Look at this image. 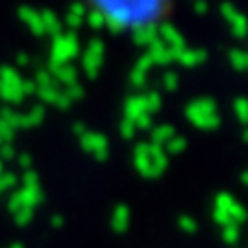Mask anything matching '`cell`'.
I'll list each match as a JSON object with an SVG mask.
<instances>
[{
    "instance_id": "8d00e7d4",
    "label": "cell",
    "mask_w": 248,
    "mask_h": 248,
    "mask_svg": "<svg viewBox=\"0 0 248 248\" xmlns=\"http://www.w3.org/2000/svg\"><path fill=\"white\" fill-rule=\"evenodd\" d=\"M242 139H244V143H248V127L242 132Z\"/></svg>"
},
{
    "instance_id": "4316f807",
    "label": "cell",
    "mask_w": 248,
    "mask_h": 248,
    "mask_svg": "<svg viewBox=\"0 0 248 248\" xmlns=\"http://www.w3.org/2000/svg\"><path fill=\"white\" fill-rule=\"evenodd\" d=\"M119 132H121V139H125V140H132L136 136L134 123L127 121V119H123V121H121V125H119Z\"/></svg>"
},
{
    "instance_id": "ba28073f",
    "label": "cell",
    "mask_w": 248,
    "mask_h": 248,
    "mask_svg": "<svg viewBox=\"0 0 248 248\" xmlns=\"http://www.w3.org/2000/svg\"><path fill=\"white\" fill-rule=\"evenodd\" d=\"M222 16H224V20L231 24V33H233L235 38H246L248 35V20L244 14H239L237 9H235V5H231V2H224V5L220 7Z\"/></svg>"
},
{
    "instance_id": "5b68a950",
    "label": "cell",
    "mask_w": 248,
    "mask_h": 248,
    "mask_svg": "<svg viewBox=\"0 0 248 248\" xmlns=\"http://www.w3.org/2000/svg\"><path fill=\"white\" fill-rule=\"evenodd\" d=\"M79 53V40L75 33H60L53 40V64H68Z\"/></svg>"
},
{
    "instance_id": "484cf974",
    "label": "cell",
    "mask_w": 248,
    "mask_h": 248,
    "mask_svg": "<svg viewBox=\"0 0 248 248\" xmlns=\"http://www.w3.org/2000/svg\"><path fill=\"white\" fill-rule=\"evenodd\" d=\"M222 239L226 244H235L239 239V226L229 224V226H222Z\"/></svg>"
},
{
    "instance_id": "603a6c76",
    "label": "cell",
    "mask_w": 248,
    "mask_h": 248,
    "mask_svg": "<svg viewBox=\"0 0 248 248\" xmlns=\"http://www.w3.org/2000/svg\"><path fill=\"white\" fill-rule=\"evenodd\" d=\"M143 99H145V110H147V114H150V117H152L154 112H158L160 106H163L158 90H150L147 94H143Z\"/></svg>"
},
{
    "instance_id": "83f0119b",
    "label": "cell",
    "mask_w": 248,
    "mask_h": 248,
    "mask_svg": "<svg viewBox=\"0 0 248 248\" xmlns=\"http://www.w3.org/2000/svg\"><path fill=\"white\" fill-rule=\"evenodd\" d=\"M130 84L134 86V88H143V86L147 84V75L145 73H140V70H132L130 73Z\"/></svg>"
},
{
    "instance_id": "7402d4cb",
    "label": "cell",
    "mask_w": 248,
    "mask_h": 248,
    "mask_svg": "<svg viewBox=\"0 0 248 248\" xmlns=\"http://www.w3.org/2000/svg\"><path fill=\"white\" fill-rule=\"evenodd\" d=\"M84 22L88 24L90 29H94V31H101V29H106V18H103V14H101V11H97V9H88Z\"/></svg>"
},
{
    "instance_id": "d590c367",
    "label": "cell",
    "mask_w": 248,
    "mask_h": 248,
    "mask_svg": "<svg viewBox=\"0 0 248 248\" xmlns=\"http://www.w3.org/2000/svg\"><path fill=\"white\" fill-rule=\"evenodd\" d=\"M53 226H55V229L57 226H62V217H53Z\"/></svg>"
},
{
    "instance_id": "d6a6232c",
    "label": "cell",
    "mask_w": 248,
    "mask_h": 248,
    "mask_svg": "<svg viewBox=\"0 0 248 248\" xmlns=\"http://www.w3.org/2000/svg\"><path fill=\"white\" fill-rule=\"evenodd\" d=\"M193 11H196L198 16H204L206 11H209V5H206V0H196V2H193Z\"/></svg>"
},
{
    "instance_id": "3957f363",
    "label": "cell",
    "mask_w": 248,
    "mask_h": 248,
    "mask_svg": "<svg viewBox=\"0 0 248 248\" xmlns=\"http://www.w3.org/2000/svg\"><path fill=\"white\" fill-rule=\"evenodd\" d=\"M185 117L198 130H216L220 127L222 119H220V110H217L216 101L213 99H193L191 103L185 110Z\"/></svg>"
},
{
    "instance_id": "44dd1931",
    "label": "cell",
    "mask_w": 248,
    "mask_h": 248,
    "mask_svg": "<svg viewBox=\"0 0 248 248\" xmlns=\"http://www.w3.org/2000/svg\"><path fill=\"white\" fill-rule=\"evenodd\" d=\"M185 147H187V139H185V136H173L171 140H167V143H165L163 145V150H165V154H183L185 152Z\"/></svg>"
},
{
    "instance_id": "52a82bcc",
    "label": "cell",
    "mask_w": 248,
    "mask_h": 248,
    "mask_svg": "<svg viewBox=\"0 0 248 248\" xmlns=\"http://www.w3.org/2000/svg\"><path fill=\"white\" fill-rule=\"evenodd\" d=\"M79 143H81V150L93 156L94 160L108 158V139L101 132H86L84 136H79Z\"/></svg>"
},
{
    "instance_id": "74e56055",
    "label": "cell",
    "mask_w": 248,
    "mask_h": 248,
    "mask_svg": "<svg viewBox=\"0 0 248 248\" xmlns=\"http://www.w3.org/2000/svg\"><path fill=\"white\" fill-rule=\"evenodd\" d=\"M11 248H22V246H20V244H14V246H11Z\"/></svg>"
},
{
    "instance_id": "2e32d148",
    "label": "cell",
    "mask_w": 248,
    "mask_h": 248,
    "mask_svg": "<svg viewBox=\"0 0 248 248\" xmlns=\"http://www.w3.org/2000/svg\"><path fill=\"white\" fill-rule=\"evenodd\" d=\"M88 14V7L84 2H73L68 7V16H66V22H68L70 29H79L84 24V18Z\"/></svg>"
},
{
    "instance_id": "30bf717a",
    "label": "cell",
    "mask_w": 248,
    "mask_h": 248,
    "mask_svg": "<svg viewBox=\"0 0 248 248\" xmlns=\"http://www.w3.org/2000/svg\"><path fill=\"white\" fill-rule=\"evenodd\" d=\"M158 40L167 48H185V38L180 35L178 29L169 22H163L158 27Z\"/></svg>"
},
{
    "instance_id": "cb8c5ba5",
    "label": "cell",
    "mask_w": 248,
    "mask_h": 248,
    "mask_svg": "<svg viewBox=\"0 0 248 248\" xmlns=\"http://www.w3.org/2000/svg\"><path fill=\"white\" fill-rule=\"evenodd\" d=\"M233 112L235 117L239 119V123H244V125H248V99L239 97L233 101Z\"/></svg>"
},
{
    "instance_id": "9a60e30c",
    "label": "cell",
    "mask_w": 248,
    "mask_h": 248,
    "mask_svg": "<svg viewBox=\"0 0 248 248\" xmlns=\"http://www.w3.org/2000/svg\"><path fill=\"white\" fill-rule=\"evenodd\" d=\"M150 136H152V145H158L163 147L167 140H171L173 136H176V130H173V125H169V123H163V125H154L150 130Z\"/></svg>"
},
{
    "instance_id": "836d02e7",
    "label": "cell",
    "mask_w": 248,
    "mask_h": 248,
    "mask_svg": "<svg viewBox=\"0 0 248 248\" xmlns=\"http://www.w3.org/2000/svg\"><path fill=\"white\" fill-rule=\"evenodd\" d=\"M73 132H75L77 136H84L88 130H86V125H84V123H75V125H73Z\"/></svg>"
},
{
    "instance_id": "8fae6325",
    "label": "cell",
    "mask_w": 248,
    "mask_h": 248,
    "mask_svg": "<svg viewBox=\"0 0 248 248\" xmlns=\"http://www.w3.org/2000/svg\"><path fill=\"white\" fill-rule=\"evenodd\" d=\"M143 114H147L143 94H132V97H127L125 103H123V119H127V121L134 123L136 119L143 117Z\"/></svg>"
},
{
    "instance_id": "4fadbf2b",
    "label": "cell",
    "mask_w": 248,
    "mask_h": 248,
    "mask_svg": "<svg viewBox=\"0 0 248 248\" xmlns=\"http://www.w3.org/2000/svg\"><path fill=\"white\" fill-rule=\"evenodd\" d=\"M132 40H134L136 46L147 48L150 44H154L158 40V27L156 24H145V27H139L132 31Z\"/></svg>"
},
{
    "instance_id": "9c48e42d",
    "label": "cell",
    "mask_w": 248,
    "mask_h": 248,
    "mask_svg": "<svg viewBox=\"0 0 248 248\" xmlns=\"http://www.w3.org/2000/svg\"><path fill=\"white\" fill-rule=\"evenodd\" d=\"M173 53V62H178L185 68H193V66H200L202 62H206V51L204 48H171Z\"/></svg>"
},
{
    "instance_id": "d4e9b609",
    "label": "cell",
    "mask_w": 248,
    "mask_h": 248,
    "mask_svg": "<svg viewBox=\"0 0 248 248\" xmlns=\"http://www.w3.org/2000/svg\"><path fill=\"white\" fill-rule=\"evenodd\" d=\"M163 88L165 90H169V93H173V90L178 88V75L173 73V70H165L163 73Z\"/></svg>"
},
{
    "instance_id": "4dcf8cb0",
    "label": "cell",
    "mask_w": 248,
    "mask_h": 248,
    "mask_svg": "<svg viewBox=\"0 0 248 248\" xmlns=\"http://www.w3.org/2000/svg\"><path fill=\"white\" fill-rule=\"evenodd\" d=\"M152 66H154V64H152L150 55H147V53H145V55H140V57H139V62H136V66H134V68H136V70H140V73H145V75H147V73H150V68H152Z\"/></svg>"
},
{
    "instance_id": "5bb4252c",
    "label": "cell",
    "mask_w": 248,
    "mask_h": 248,
    "mask_svg": "<svg viewBox=\"0 0 248 248\" xmlns=\"http://www.w3.org/2000/svg\"><path fill=\"white\" fill-rule=\"evenodd\" d=\"M110 226H112V231H117V233L127 231V226H130V209H127L125 204L114 206L112 217H110Z\"/></svg>"
},
{
    "instance_id": "ac0fdd59",
    "label": "cell",
    "mask_w": 248,
    "mask_h": 248,
    "mask_svg": "<svg viewBox=\"0 0 248 248\" xmlns=\"http://www.w3.org/2000/svg\"><path fill=\"white\" fill-rule=\"evenodd\" d=\"M229 62L235 70H248V53L242 51V48H231Z\"/></svg>"
},
{
    "instance_id": "d6986e66",
    "label": "cell",
    "mask_w": 248,
    "mask_h": 248,
    "mask_svg": "<svg viewBox=\"0 0 248 248\" xmlns=\"http://www.w3.org/2000/svg\"><path fill=\"white\" fill-rule=\"evenodd\" d=\"M20 14H22V20L29 24V27H31L33 33L42 35V33H44V27H42V18H40V14H35V11H31V9H22Z\"/></svg>"
},
{
    "instance_id": "1f68e13d",
    "label": "cell",
    "mask_w": 248,
    "mask_h": 248,
    "mask_svg": "<svg viewBox=\"0 0 248 248\" xmlns=\"http://www.w3.org/2000/svg\"><path fill=\"white\" fill-rule=\"evenodd\" d=\"M134 127H136V132H139V130H152V127H154V125H152V117H150V114L139 117L134 121Z\"/></svg>"
},
{
    "instance_id": "e575fe53",
    "label": "cell",
    "mask_w": 248,
    "mask_h": 248,
    "mask_svg": "<svg viewBox=\"0 0 248 248\" xmlns=\"http://www.w3.org/2000/svg\"><path fill=\"white\" fill-rule=\"evenodd\" d=\"M242 183H244V185H246V187H248V169H246V171L242 173Z\"/></svg>"
},
{
    "instance_id": "ffe728a7",
    "label": "cell",
    "mask_w": 248,
    "mask_h": 248,
    "mask_svg": "<svg viewBox=\"0 0 248 248\" xmlns=\"http://www.w3.org/2000/svg\"><path fill=\"white\" fill-rule=\"evenodd\" d=\"M40 18H42V27H44V31L51 33V35H60L62 24H60V20H57L55 16H53V11H42V14H40Z\"/></svg>"
},
{
    "instance_id": "7c38bea8",
    "label": "cell",
    "mask_w": 248,
    "mask_h": 248,
    "mask_svg": "<svg viewBox=\"0 0 248 248\" xmlns=\"http://www.w3.org/2000/svg\"><path fill=\"white\" fill-rule=\"evenodd\" d=\"M147 55H150V60H152V64L154 66H169V64H173V53H171V48H167L160 40H156L154 44H150L147 46Z\"/></svg>"
},
{
    "instance_id": "277c9868",
    "label": "cell",
    "mask_w": 248,
    "mask_h": 248,
    "mask_svg": "<svg viewBox=\"0 0 248 248\" xmlns=\"http://www.w3.org/2000/svg\"><path fill=\"white\" fill-rule=\"evenodd\" d=\"M248 217L246 209L235 200L231 193H217L216 196V206H213V220L220 226H229V224H244Z\"/></svg>"
},
{
    "instance_id": "e0dca14e",
    "label": "cell",
    "mask_w": 248,
    "mask_h": 248,
    "mask_svg": "<svg viewBox=\"0 0 248 248\" xmlns=\"http://www.w3.org/2000/svg\"><path fill=\"white\" fill-rule=\"evenodd\" d=\"M53 73H55V77L62 81V84H66V88L73 84H77V70L73 68V66L68 64H53Z\"/></svg>"
},
{
    "instance_id": "8992f818",
    "label": "cell",
    "mask_w": 248,
    "mask_h": 248,
    "mask_svg": "<svg viewBox=\"0 0 248 248\" xmlns=\"http://www.w3.org/2000/svg\"><path fill=\"white\" fill-rule=\"evenodd\" d=\"M103 55H106V46H103L101 40L99 38L90 40L84 51V57H81V66H84L86 77L94 79V77L99 75V70H101V66H103Z\"/></svg>"
},
{
    "instance_id": "f546056e",
    "label": "cell",
    "mask_w": 248,
    "mask_h": 248,
    "mask_svg": "<svg viewBox=\"0 0 248 248\" xmlns=\"http://www.w3.org/2000/svg\"><path fill=\"white\" fill-rule=\"evenodd\" d=\"M64 94L68 97V101H77V99L84 97V88H81L79 84H73V86H68V88H66Z\"/></svg>"
},
{
    "instance_id": "f1b7e54d",
    "label": "cell",
    "mask_w": 248,
    "mask_h": 248,
    "mask_svg": "<svg viewBox=\"0 0 248 248\" xmlns=\"http://www.w3.org/2000/svg\"><path fill=\"white\" fill-rule=\"evenodd\" d=\"M178 226H180V231H185V233H196L198 231V224H196V220L193 217H189V216H183L178 220Z\"/></svg>"
},
{
    "instance_id": "7a4b0ae2",
    "label": "cell",
    "mask_w": 248,
    "mask_h": 248,
    "mask_svg": "<svg viewBox=\"0 0 248 248\" xmlns=\"http://www.w3.org/2000/svg\"><path fill=\"white\" fill-rule=\"evenodd\" d=\"M134 167L143 178H158L167 169V154L163 147L152 145L147 140L136 143L134 147Z\"/></svg>"
},
{
    "instance_id": "6da1fadb",
    "label": "cell",
    "mask_w": 248,
    "mask_h": 248,
    "mask_svg": "<svg viewBox=\"0 0 248 248\" xmlns=\"http://www.w3.org/2000/svg\"><path fill=\"white\" fill-rule=\"evenodd\" d=\"M93 9L101 11L106 18V29L114 35L123 33L127 27L156 24L169 0H88Z\"/></svg>"
}]
</instances>
